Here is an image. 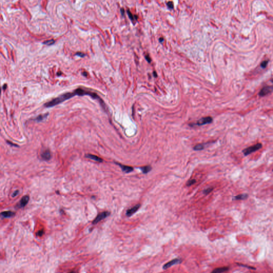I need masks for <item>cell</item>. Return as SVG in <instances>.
I'll return each instance as SVG.
<instances>
[{"instance_id": "obj_2", "label": "cell", "mask_w": 273, "mask_h": 273, "mask_svg": "<svg viewBox=\"0 0 273 273\" xmlns=\"http://www.w3.org/2000/svg\"><path fill=\"white\" fill-rule=\"evenodd\" d=\"M262 147V144L261 143H258L255 145H254L253 146H250L249 147H247L244 150H243V153L244 154V155L247 156L248 155L254 152H256L258 151L259 149H260Z\"/></svg>"}, {"instance_id": "obj_16", "label": "cell", "mask_w": 273, "mask_h": 273, "mask_svg": "<svg viewBox=\"0 0 273 273\" xmlns=\"http://www.w3.org/2000/svg\"><path fill=\"white\" fill-rule=\"evenodd\" d=\"M141 170H142V171L144 173H147L152 170V168L151 166H146V167L141 168Z\"/></svg>"}, {"instance_id": "obj_15", "label": "cell", "mask_w": 273, "mask_h": 273, "mask_svg": "<svg viewBox=\"0 0 273 273\" xmlns=\"http://www.w3.org/2000/svg\"><path fill=\"white\" fill-rule=\"evenodd\" d=\"M248 197V195L247 194H241V195H237L236 196H235L234 197V199L235 200H244V199H246L247 197Z\"/></svg>"}, {"instance_id": "obj_6", "label": "cell", "mask_w": 273, "mask_h": 273, "mask_svg": "<svg viewBox=\"0 0 273 273\" xmlns=\"http://www.w3.org/2000/svg\"><path fill=\"white\" fill-rule=\"evenodd\" d=\"M273 91V86H267L263 88L261 91L259 92V95L261 97L265 96V95L271 93Z\"/></svg>"}, {"instance_id": "obj_29", "label": "cell", "mask_w": 273, "mask_h": 273, "mask_svg": "<svg viewBox=\"0 0 273 273\" xmlns=\"http://www.w3.org/2000/svg\"><path fill=\"white\" fill-rule=\"evenodd\" d=\"M121 13H122V16H123V15H124V9H123V8H122V9H121Z\"/></svg>"}, {"instance_id": "obj_10", "label": "cell", "mask_w": 273, "mask_h": 273, "mask_svg": "<svg viewBox=\"0 0 273 273\" xmlns=\"http://www.w3.org/2000/svg\"><path fill=\"white\" fill-rule=\"evenodd\" d=\"M117 165H118L121 169L122 170V171H123L125 173H129V172H132L133 170V169L132 167H129V166H124V165H122L121 164H120V163H116Z\"/></svg>"}, {"instance_id": "obj_25", "label": "cell", "mask_w": 273, "mask_h": 273, "mask_svg": "<svg viewBox=\"0 0 273 273\" xmlns=\"http://www.w3.org/2000/svg\"><path fill=\"white\" fill-rule=\"evenodd\" d=\"M75 54H76V55H77L78 56H79V57H84L86 56L85 54L82 53V52H77Z\"/></svg>"}, {"instance_id": "obj_17", "label": "cell", "mask_w": 273, "mask_h": 273, "mask_svg": "<svg viewBox=\"0 0 273 273\" xmlns=\"http://www.w3.org/2000/svg\"><path fill=\"white\" fill-rule=\"evenodd\" d=\"M203 148H204V145L203 144L197 145L194 147V149H195V151H200V150H202Z\"/></svg>"}, {"instance_id": "obj_31", "label": "cell", "mask_w": 273, "mask_h": 273, "mask_svg": "<svg viewBox=\"0 0 273 273\" xmlns=\"http://www.w3.org/2000/svg\"><path fill=\"white\" fill-rule=\"evenodd\" d=\"M159 41H160V42H162L163 41H164V39H163V38H160V39H159Z\"/></svg>"}, {"instance_id": "obj_34", "label": "cell", "mask_w": 273, "mask_h": 273, "mask_svg": "<svg viewBox=\"0 0 273 273\" xmlns=\"http://www.w3.org/2000/svg\"><path fill=\"white\" fill-rule=\"evenodd\" d=\"M69 273H75V272H74V271H72V272H69Z\"/></svg>"}, {"instance_id": "obj_32", "label": "cell", "mask_w": 273, "mask_h": 273, "mask_svg": "<svg viewBox=\"0 0 273 273\" xmlns=\"http://www.w3.org/2000/svg\"><path fill=\"white\" fill-rule=\"evenodd\" d=\"M6 88H7V84H5V85H4L3 87V89L4 90L6 89Z\"/></svg>"}, {"instance_id": "obj_22", "label": "cell", "mask_w": 273, "mask_h": 273, "mask_svg": "<svg viewBox=\"0 0 273 273\" xmlns=\"http://www.w3.org/2000/svg\"><path fill=\"white\" fill-rule=\"evenodd\" d=\"M44 233V231L43 230H39L37 233V235L38 236H42Z\"/></svg>"}, {"instance_id": "obj_33", "label": "cell", "mask_w": 273, "mask_h": 273, "mask_svg": "<svg viewBox=\"0 0 273 273\" xmlns=\"http://www.w3.org/2000/svg\"><path fill=\"white\" fill-rule=\"evenodd\" d=\"M154 76H155V77H156V76H157V74H156V73L155 72H154Z\"/></svg>"}, {"instance_id": "obj_28", "label": "cell", "mask_w": 273, "mask_h": 273, "mask_svg": "<svg viewBox=\"0 0 273 273\" xmlns=\"http://www.w3.org/2000/svg\"><path fill=\"white\" fill-rule=\"evenodd\" d=\"M7 142L8 144L10 145V146H15V147H18V146L17 145H16L15 144H13V143H11V142H10L9 141H7Z\"/></svg>"}, {"instance_id": "obj_9", "label": "cell", "mask_w": 273, "mask_h": 273, "mask_svg": "<svg viewBox=\"0 0 273 273\" xmlns=\"http://www.w3.org/2000/svg\"><path fill=\"white\" fill-rule=\"evenodd\" d=\"M41 157L44 161H49L51 158V152L48 149L45 150L41 154Z\"/></svg>"}, {"instance_id": "obj_23", "label": "cell", "mask_w": 273, "mask_h": 273, "mask_svg": "<svg viewBox=\"0 0 273 273\" xmlns=\"http://www.w3.org/2000/svg\"><path fill=\"white\" fill-rule=\"evenodd\" d=\"M268 61L267 60H265L261 64V66L263 67V68H265L267 64H268Z\"/></svg>"}, {"instance_id": "obj_21", "label": "cell", "mask_w": 273, "mask_h": 273, "mask_svg": "<svg viewBox=\"0 0 273 273\" xmlns=\"http://www.w3.org/2000/svg\"><path fill=\"white\" fill-rule=\"evenodd\" d=\"M213 188H208L206 189H205L204 191V193L205 194H208L209 193H210L211 191L212 190Z\"/></svg>"}, {"instance_id": "obj_8", "label": "cell", "mask_w": 273, "mask_h": 273, "mask_svg": "<svg viewBox=\"0 0 273 273\" xmlns=\"http://www.w3.org/2000/svg\"><path fill=\"white\" fill-rule=\"evenodd\" d=\"M30 200V197L28 195L24 196L20 200L19 203V208H24L28 203Z\"/></svg>"}, {"instance_id": "obj_26", "label": "cell", "mask_w": 273, "mask_h": 273, "mask_svg": "<svg viewBox=\"0 0 273 273\" xmlns=\"http://www.w3.org/2000/svg\"><path fill=\"white\" fill-rule=\"evenodd\" d=\"M19 193V190H17L15 191V192H13V193L12 194V196L13 197H16V196H17V195H18Z\"/></svg>"}, {"instance_id": "obj_7", "label": "cell", "mask_w": 273, "mask_h": 273, "mask_svg": "<svg viewBox=\"0 0 273 273\" xmlns=\"http://www.w3.org/2000/svg\"><path fill=\"white\" fill-rule=\"evenodd\" d=\"M140 204L135 205V206L133 207L132 208L127 210V211L126 212V215L128 217L131 216L132 214H133L134 213H135L136 211H138V210L140 208Z\"/></svg>"}, {"instance_id": "obj_14", "label": "cell", "mask_w": 273, "mask_h": 273, "mask_svg": "<svg viewBox=\"0 0 273 273\" xmlns=\"http://www.w3.org/2000/svg\"><path fill=\"white\" fill-rule=\"evenodd\" d=\"M48 113H46V114H43V115H38V116H37L35 118V121H37V122H41V121H42L43 120H44L45 118H46L48 115Z\"/></svg>"}, {"instance_id": "obj_3", "label": "cell", "mask_w": 273, "mask_h": 273, "mask_svg": "<svg viewBox=\"0 0 273 273\" xmlns=\"http://www.w3.org/2000/svg\"><path fill=\"white\" fill-rule=\"evenodd\" d=\"M110 213H111L110 212H108V211H104V212H103L99 213L96 217V218H95L94 220L93 221L92 224H96L98 223L99 222H100L102 220L105 219L106 218H107V217H108L109 215H110Z\"/></svg>"}, {"instance_id": "obj_19", "label": "cell", "mask_w": 273, "mask_h": 273, "mask_svg": "<svg viewBox=\"0 0 273 273\" xmlns=\"http://www.w3.org/2000/svg\"><path fill=\"white\" fill-rule=\"evenodd\" d=\"M196 182V180L195 179H192V180H189L188 181V182L186 184V185L187 186H192V185H193L194 183H195Z\"/></svg>"}, {"instance_id": "obj_5", "label": "cell", "mask_w": 273, "mask_h": 273, "mask_svg": "<svg viewBox=\"0 0 273 273\" xmlns=\"http://www.w3.org/2000/svg\"><path fill=\"white\" fill-rule=\"evenodd\" d=\"M212 121H213L212 118L210 116L205 117H203V118H201L200 120H198L196 124L197 126H202V125H204V124H209V123H211L212 122Z\"/></svg>"}, {"instance_id": "obj_12", "label": "cell", "mask_w": 273, "mask_h": 273, "mask_svg": "<svg viewBox=\"0 0 273 273\" xmlns=\"http://www.w3.org/2000/svg\"><path fill=\"white\" fill-rule=\"evenodd\" d=\"M229 269V268L227 267H219L214 269L211 273H222L227 271Z\"/></svg>"}, {"instance_id": "obj_11", "label": "cell", "mask_w": 273, "mask_h": 273, "mask_svg": "<svg viewBox=\"0 0 273 273\" xmlns=\"http://www.w3.org/2000/svg\"><path fill=\"white\" fill-rule=\"evenodd\" d=\"M85 157L88 158H89V159H91V160H92L94 161H96V162H103V160L102 158H101L100 157L95 155H92V154H86L85 155Z\"/></svg>"}, {"instance_id": "obj_24", "label": "cell", "mask_w": 273, "mask_h": 273, "mask_svg": "<svg viewBox=\"0 0 273 273\" xmlns=\"http://www.w3.org/2000/svg\"><path fill=\"white\" fill-rule=\"evenodd\" d=\"M167 6L170 9H173V4L172 2H169L167 3Z\"/></svg>"}, {"instance_id": "obj_4", "label": "cell", "mask_w": 273, "mask_h": 273, "mask_svg": "<svg viewBox=\"0 0 273 273\" xmlns=\"http://www.w3.org/2000/svg\"><path fill=\"white\" fill-rule=\"evenodd\" d=\"M181 263V259H178V258L174 259H173V260H171L170 261L166 263L165 265H164L163 266V269H167L171 267V266H173L174 265L179 264H180Z\"/></svg>"}, {"instance_id": "obj_35", "label": "cell", "mask_w": 273, "mask_h": 273, "mask_svg": "<svg viewBox=\"0 0 273 273\" xmlns=\"http://www.w3.org/2000/svg\"><path fill=\"white\" fill-rule=\"evenodd\" d=\"M272 171H273V170H272Z\"/></svg>"}, {"instance_id": "obj_30", "label": "cell", "mask_w": 273, "mask_h": 273, "mask_svg": "<svg viewBox=\"0 0 273 273\" xmlns=\"http://www.w3.org/2000/svg\"><path fill=\"white\" fill-rule=\"evenodd\" d=\"M82 74H83V76H86V77H87V76H88V74H87V72H84V73H83Z\"/></svg>"}, {"instance_id": "obj_1", "label": "cell", "mask_w": 273, "mask_h": 273, "mask_svg": "<svg viewBox=\"0 0 273 273\" xmlns=\"http://www.w3.org/2000/svg\"><path fill=\"white\" fill-rule=\"evenodd\" d=\"M76 95V94L74 91L73 92H67V93H64V94L59 95V97L54 98V99H53L51 101L46 103L44 104V106L46 107H48V108L53 107L54 106L57 105L62 103L63 101H64L68 99H70L71 98L75 96V95Z\"/></svg>"}, {"instance_id": "obj_27", "label": "cell", "mask_w": 273, "mask_h": 273, "mask_svg": "<svg viewBox=\"0 0 273 273\" xmlns=\"http://www.w3.org/2000/svg\"><path fill=\"white\" fill-rule=\"evenodd\" d=\"M145 58H146V59L147 60V61L148 62H151V61H152L151 58V57H149V56L148 55V54H147V55H146V56H145Z\"/></svg>"}, {"instance_id": "obj_20", "label": "cell", "mask_w": 273, "mask_h": 273, "mask_svg": "<svg viewBox=\"0 0 273 273\" xmlns=\"http://www.w3.org/2000/svg\"><path fill=\"white\" fill-rule=\"evenodd\" d=\"M127 12H128V16H129L130 19L132 21L134 20V19H135V18H134V16H133V15H132V13H131V12H130V11H129V10H127Z\"/></svg>"}, {"instance_id": "obj_13", "label": "cell", "mask_w": 273, "mask_h": 273, "mask_svg": "<svg viewBox=\"0 0 273 273\" xmlns=\"http://www.w3.org/2000/svg\"><path fill=\"white\" fill-rule=\"evenodd\" d=\"M15 213L11 211H3V212H2L1 213V214L2 215V217H3V218H10V217H13V215H15Z\"/></svg>"}, {"instance_id": "obj_18", "label": "cell", "mask_w": 273, "mask_h": 273, "mask_svg": "<svg viewBox=\"0 0 273 273\" xmlns=\"http://www.w3.org/2000/svg\"><path fill=\"white\" fill-rule=\"evenodd\" d=\"M54 43V41L53 39H50V40H48V41H47L44 42L43 44L47 45V46H51V45L53 44Z\"/></svg>"}]
</instances>
